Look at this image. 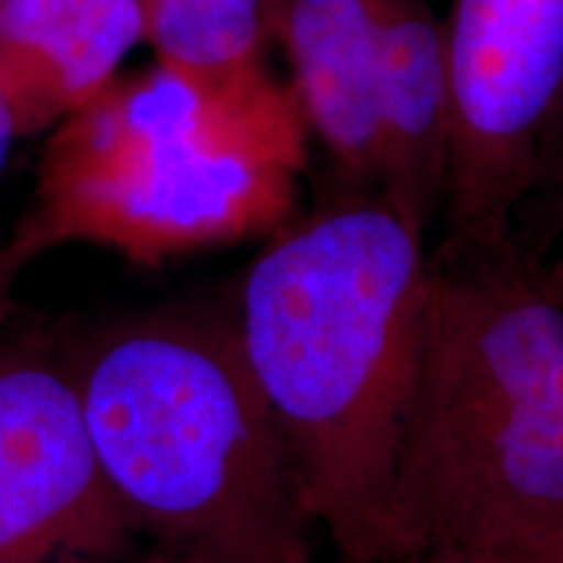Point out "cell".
I'll return each instance as SVG.
<instances>
[{"mask_svg": "<svg viewBox=\"0 0 563 563\" xmlns=\"http://www.w3.org/2000/svg\"><path fill=\"white\" fill-rule=\"evenodd\" d=\"M431 253L384 196L277 238L232 313L290 449L311 522L342 563H394V481L418 378Z\"/></svg>", "mask_w": 563, "mask_h": 563, "instance_id": "cell-1", "label": "cell"}, {"mask_svg": "<svg viewBox=\"0 0 563 563\" xmlns=\"http://www.w3.org/2000/svg\"><path fill=\"white\" fill-rule=\"evenodd\" d=\"M308 125L272 74L201 84L152 63L51 131L24 222L0 256V290L53 245L100 243L162 262L285 222Z\"/></svg>", "mask_w": 563, "mask_h": 563, "instance_id": "cell-4", "label": "cell"}, {"mask_svg": "<svg viewBox=\"0 0 563 563\" xmlns=\"http://www.w3.org/2000/svg\"><path fill=\"white\" fill-rule=\"evenodd\" d=\"M543 272H545L548 285H551V287H553V292L559 295V298L563 300V264L545 266V262H543Z\"/></svg>", "mask_w": 563, "mask_h": 563, "instance_id": "cell-14", "label": "cell"}, {"mask_svg": "<svg viewBox=\"0 0 563 563\" xmlns=\"http://www.w3.org/2000/svg\"><path fill=\"white\" fill-rule=\"evenodd\" d=\"M66 361L102 481L159 553L311 563V514L232 316H133Z\"/></svg>", "mask_w": 563, "mask_h": 563, "instance_id": "cell-2", "label": "cell"}, {"mask_svg": "<svg viewBox=\"0 0 563 563\" xmlns=\"http://www.w3.org/2000/svg\"><path fill=\"white\" fill-rule=\"evenodd\" d=\"M144 42V0H0V81L21 139L89 108Z\"/></svg>", "mask_w": 563, "mask_h": 563, "instance_id": "cell-8", "label": "cell"}, {"mask_svg": "<svg viewBox=\"0 0 563 563\" xmlns=\"http://www.w3.org/2000/svg\"><path fill=\"white\" fill-rule=\"evenodd\" d=\"M154 63L201 84H241L269 74L264 42L272 0H144Z\"/></svg>", "mask_w": 563, "mask_h": 563, "instance_id": "cell-10", "label": "cell"}, {"mask_svg": "<svg viewBox=\"0 0 563 563\" xmlns=\"http://www.w3.org/2000/svg\"><path fill=\"white\" fill-rule=\"evenodd\" d=\"M272 30L292 70L306 125L344 175H382L373 0H272Z\"/></svg>", "mask_w": 563, "mask_h": 563, "instance_id": "cell-9", "label": "cell"}, {"mask_svg": "<svg viewBox=\"0 0 563 563\" xmlns=\"http://www.w3.org/2000/svg\"><path fill=\"white\" fill-rule=\"evenodd\" d=\"M443 34L452 157L439 249H493L517 238L563 102V0H452Z\"/></svg>", "mask_w": 563, "mask_h": 563, "instance_id": "cell-5", "label": "cell"}, {"mask_svg": "<svg viewBox=\"0 0 563 563\" xmlns=\"http://www.w3.org/2000/svg\"><path fill=\"white\" fill-rule=\"evenodd\" d=\"M144 563H188V561H180V559H173V555H165V553H157L154 559L144 561Z\"/></svg>", "mask_w": 563, "mask_h": 563, "instance_id": "cell-15", "label": "cell"}, {"mask_svg": "<svg viewBox=\"0 0 563 563\" xmlns=\"http://www.w3.org/2000/svg\"><path fill=\"white\" fill-rule=\"evenodd\" d=\"M559 517L563 300L517 238L439 249L394 481L399 559Z\"/></svg>", "mask_w": 563, "mask_h": 563, "instance_id": "cell-3", "label": "cell"}, {"mask_svg": "<svg viewBox=\"0 0 563 563\" xmlns=\"http://www.w3.org/2000/svg\"><path fill=\"white\" fill-rule=\"evenodd\" d=\"M131 532L97 467L66 355L0 347V563L110 555Z\"/></svg>", "mask_w": 563, "mask_h": 563, "instance_id": "cell-6", "label": "cell"}, {"mask_svg": "<svg viewBox=\"0 0 563 563\" xmlns=\"http://www.w3.org/2000/svg\"><path fill=\"white\" fill-rule=\"evenodd\" d=\"M384 196L428 232L443 209L452 157V74L446 34L428 0H373Z\"/></svg>", "mask_w": 563, "mask_h": 563, "instance_id": "cell-7", "label": "cell"}, {"mask_svg": "<svg viewBox=\"0 0 563 563\" xmlns=\"http://www.w3.org/2000/svg\"><path fill=\"white\" fill-rule=\"evenodd\" d=\"M19 139H21V131L16 125V118H13L9 97H5L3 81H0V178H3L5 167H9L11 152Z\"/></svg>", "mask_w": 563, "mask_h": 563, "instance_id": "cell-13", "label": "cell"}, {"mask_svg": "<svg viewBox=\"0 0 563 563\" xmlns=\"http://www.w3.org/2000/svg\"><path fill=\"white\" fill-rule=\"evenodd\" d=\"M563 235V102L540 152L538 180L517 217V241L543 262L548 245Z\"/></svg>", "mask_w": 563, "mask_h": 563, "instance_id": "cell-11", "label": "cell"}, {"mask_svg": "<svg viewBox=\"0 0 563 563\" xmlns=\"http://www.w3.org/2000/svg\"><path fill=\"white\" fill-rule=\"evenodd\" d=\"M394 563H563V517L483 543L428 548Z\"/></svg>", "mask_w": 563, "mask_h": 563, "instance_id": "cell-12", "label": "cell"}]
</instances>
